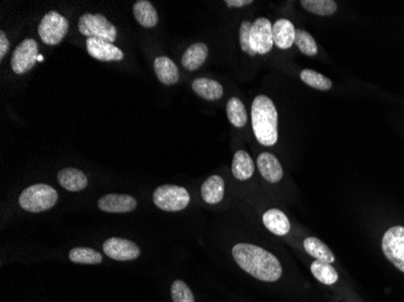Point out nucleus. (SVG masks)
<instances>
[{
	"mask_svg": "<svg viewBox=\"0 0 404 302\" xmlns=\"http://www.w3.org/2000/svg\"><path fill=\"white\" fill-rule=\"evenodd\" d=\"M237 265L245 272L263 282H276L282 276V266L278 257L261 247L239 243L233 248Z\"/></svg>",
	"mask_w": 404,
	"mask_h": 302,
	"instance_id": "1",
	"label": "nucleus"
},
{
	"mask_svg": "<svg viewBox=\"0 0 404 302\" xmlns=\"http://www.w3.org/2000/svg\"><path fill=\"white\" fill-rule=\"evenodd\" d=\"M278 116L274 102L266 96H258L252 104V126L261 145L273 147L278 142Z\"/></svg>",
	"mask_w": 404,
	"mask_h": 302,
	"instance_id": "2",
	"label": "nucleus"
},
{
	"mask_svg": "<svg viewBox=\"0 0 404 302\" xmlns=\"http://www.w3.org/2000/svg\"><path fill=\"white\" fill-rule=\"evenodd\" d=\"M58 194L50 185L36 184L25 189L20 197L18 203L21 208L27 212L40 213L53 208L58 203Z\"/></svg>",
	"mask_w": 404,
	"mask_h": 302,
	"instance_id": "3",
	"label": "nucleus"
},
{
	"mask_svg": "<svg viewBox=\"0 0 404 302\" xmlns=\"http://www.w3.org/2000/svg\"><path fill=\"white\" fill-rule=\"evenodd\" d=\"M156 207L166 212H180L188 207L190 202L189 192L177 185H161L153 194Z\"/></svg>",
	"mask_w": 404,
	"mask_h": 302,
	"instance_id": "4",
	"label": "nucleus"
},
{
	"mask_svg": "<svg viewBox=\"0 0 404 302\" xmlns=\"http://www.w3.org/2000/svg\"><path fill=\"white\" fill-rule=\"evenodd\" d=\"M78 28L85 37L96 38L114 43L116 40V28L103 15L84 13L79 18Z\"/></svg>",
	"mask_w": 404,
	"mask_h": 302,
	"instance_id": "5",
	"label": "nucleus"
},
{
	"mask_svg": "<svg viewBox=\"0 0 404 302\" xmlns=\"http://www.w3.org/2000/svg\"><path fill=\"white\" fill-rule=\"evenodd\" d=\"M68 28L70 23L65 16L56 11H50L43 17L38 33L43 43L48 45H58L68 33Z\"/></svg>",
	"mask_w": 404,
	"mask_h": 302,
	"instance_id": "6",
	"label": "nucleus"
},
{
	"mask_svg": "<svg viewBox=\"0 0 404 302\" xmlns=\"http://www.w3.org/2000/svg\"><path fill=\"white\" fill-rule=\"evenodd\" d=\"M383 252L388 262L404 272V226H393L383 237Z\"/></svg>",
	"mask_w": 404,
	"mask_h": 302,
	"instance_id": "7",
	"label": "nucleus"
},
{
	"mask_svg": "<svg viewBox=\"0 0 404 302\" xmlns=\"http://www.w3.org/2000/svg\"><path fill=\"white\" fill-rule=\"evenodd\" d=\"M251 46L254 53L266 55L274 46L273 23L266 17H259L252 23L251 28Z\"/></svg>",
	"mask_w": 404,
	"mask_h": 302,
	"instance_id": "8",
	"label": "nucleus"
},
{
	"mask_svg": "<svg viewBox=\"0 0 404 302\" xmlns=\"http://www.w3.org/2000/svg\"><path fill=\"white\" fill-rule=\"evenodd\" d=\"M38 44L34 39H26L13 51L11 67L16 74H25L38 62Z\"/></svg>",
	"mask_w": 404,
	"mask_h": 302,
	"instance_id": "9",
	"label": "nucleus"
},
{
	"mask_svg": "<svg viewBox=\"0 0 404 302\" xmlns=\"http://www.w3.org/2000/svg\"><path fill=\"white\" fill-rule=\"evenodd\" d=\"M103 250L107 257L116 262H131V260H136L141 255L138 245L133 242L125 240V238H119V237L108 238L103 245Z\"/></svg>",
	"mask_w": 404,
	"mask_h": 302,
	"instance_id": "10",
	"label": "nucleus"
},
{
	"mask_svg": "<svg viewBox=\"0 0 404 302\" xmlns=\"http://www.w3.org/2000/svg\"><path fill=\"white\" fill-rule=\"evenodd\" d=\"M86 49L90 53L91 57L102 62H119L123 61L124 52L121 50L116 47L113 43L96 39V38H89L86 40Z\"/></svg>",
	"mask_w": 404,
	"mask_h": 302,
	"instance_id": "11",
	"label": "nucleus"
},
{
	"mask_svg": "<svg viewBox=\"0 0 404 302\" xmlns=\"http://www.w3.org/2000/svg\"><path fill=\"white\" fill-rule=\"evenodd\" d=\"M98 208L106 213H129L135 211L137 201L130 195L109 194L98 200Z\"/></svg>",
	"mask_w": 404,
	"mask_h": 302,
	"instance_id": "12",
	"label": "nucleus"
},
{
	"mask_svg": "<svg viewBox=\"0 0 404 302\" xmlns=\"http://www.w3.org/2000/svg\"><path fill=\"white\" fill-rule=\"evenodd\" d=\"M257 164L261 177L266 181L275 184L282 179L283 169H282L281 164H280L276 156L270 154V152H263L258 156Z\"/></svg>",
	"mask_w": 404,
	"mask_h": 302,
	"instance_id": "13",
	"label": "nucleus"
},
{
	"mask_svg": "<svg viewBox=\"0 0 404 302\" xmlns=\"http://www.w3.org/2000/svg\"><path fill=\"white\" fill-rule=\"evenodd\" d=\"M273 34L274 45L278 46V49H290L295 41V28L293 23L286 18H281L275 22L273 25Z\"/></svg>",
	"mask_w": 404,
	"mask_h": 302,
	"instance_id": "14",
	"label": "nucleus"
},
{
	"mask_svg": "<svg viewBox=\"0 0 404 302\" xmlns=\"http://www.w3.org/2000/svg\"><path fill=\"white\" fill-rule=\"evenodd\" d=\"M58 180L62 188L68 191H82L87 186V178L78 168H65L58 172Z\"/></svg>",
	"mask_w": 404,
	"mask_h": 302,
	"instance_id": "15",
	"label": "nucleus"
},
{
	"mask_svg": "<svg viewBox=\"0 0 404 302\" xmlns=\"http://www.w3.org/2000/svg\"><path fill=\"white\" fill-rule=\"evenodd\" d=\"M263 223L270 233L276 236H286L290 231V223L286 214L280 209H269L263 216Z\"/></svg>",
	"mask_w": 404,
	"mask_h": 302,
	"instance_id": "16",
	"label": "nucleus"
},
{
	"mask_svg": "<svg viewBox=\"0 0 404 302\" xmlns=\"http://www.w3.org/2000/svg\"><path fill=\"white\" fill-rule=\"evenodd\" d=\"M209 56V47L204 43H196L189 46L182 57V66L185 69L194 72L204 65Z\"/></svg>",
	"mask_w": 404,
	"mask_h": 302,
	"instance_id": "17",
	"label": "nucleus"
},
{
	"mask_svg": "<svg viewBox=\"0 0 404 302\" xmlns=\"http://www.w3.org/2000/svg\"><path fill=\"white\" fill-rule=\"evenodd\" d=\"M156 77L165 85H175L180 80V70L171 58L160 56L154 62Z\"/></svg>",
	"mask_w": 404,
	"mask_h": 302,
	"instance_id": "18",
	"label": "nucleus"
},
{
	"mask_svg": "<svg viewBox=\"0 0 404 302\" xmlns=\"http://www.w3.org/2000/svg\"><path fill=\"white\" fill-rule=\"evenodd\" d=\"M224 180L219 176H211L201 186V197L209 204L219 203L224 197Z\"/></svg>",
	"mask_w": 404,
	"mask_h": 302,
	"instance_id": "19",
	"label": "nucleus"
},
{
	"mask_svg": "<svg viewBox=\"0 0 404 302\" xmlns=\"http://www.w3.org/2000/svg\"><path fill=\"white\" fill-rule=\"evenodd\" d=\"M192 86L194 92L206 101H217V99H222L224 94L223 86L212 79H196Z\"/></svg>",
	"mask_w": 404,
	"mask_h": 302,
	"instance_id": "20",
	"label": "nucleus"
},
{
	"mask_svg": "<svg viewBox=\"0 0 404 302\" xmlns=\"http://www.w3.org/2000/svg\"><path fill=\"white\" fill-rule=\"evenodd\" d=\"M133 15L139 25L146 28H153L158 25L159 16L156 13L155 8L148 0H138L133 5Z\"/></svg>",
	"mask_w": 404,
	"mask_h": 302,
	"instance_id": "21",
	"label": "nucleus"
},
{
	"mask_svg": "<svg viewBox=\"0 0 404 302\" xmlns=\"http://www.w3.org/2000/svg\"><path fill=\"white\" fill-rule=\"evenodd\" d=\"M233 174L236 179L247 180L253 176V160L251 159L249 152L245 150H239L235 152L233 160Z\"/></svg>",
	"mask_w": 404,
	"mask_h": 302,
	"instance_id": "22",
	"label": "nucleus"
},
{
	"mask_svg": "<svg viewBox=\"0 0 404 302\" xmlns=\"http://www.w3.org/2000/svg\"><path fill=\"white\" fill-rule=\"evenodd\" d=\"M304 250L319 262H328V264H333L335 262L334 254L332 253V250L316 237H307L304 241Z\"/></svg>",
	"mask_w": 404,
	"mask_h": 302,
	"instance_id": "23",
	"label": "nucleus"
},
{
	"mask_svg": "<svg viewBox=\"0 0 404 302\" xmlns=\"http://www.w3.org/2000/svg\"><path fill=\"white\" fill-rule=\"evenodd\" d=\"M70 262L74 264H82V265H97L103 260L101 253L92 248L86 247H77L70 252Z\"/></svg>",
	"mask_w": 404,
	"mask_h": 302,
	"instance_id": "24",
	"label": "nucleus"
},
{
	"mask_svg": "<svg viewBox=\"0 0 404 302\" xmlns=\"http://www.w3.org/2000/svg\"><path fill=\"white\" fill-rule=\"evenodd\" d=\"M226 115L230 123L235 127L241 128L247 123V111L244 103L236 97L229 99L226 103Z\"/></svg>",
	"mask_w": 404,
	"mask_h": 302,
	"instance_id": "25",
	"label": "nucleus"
},
{
	"mask_svg": "<svg viewBox=\"0 0 404 302\" xmlns=\"http://www.w3.org/2000/svg\"><path fill=\"white\" fill-rule=\"evenodd\" d=\"M311 272L314 274V277L319 281V282L322 283V284H327V286H332L334 284L338 281V274L335 271L334 267L328 264V262H319V260H315L311 265Z\"/></svg>",
	"mask_w": 404,
	"mask_h": 302,
	"instance_id": "26",
	"label": "nucleus"
},
{
	"mask_svg": "<svg viewBox=\"0 0 404 302\" xmlns=\"http://www.w3.org/2000/svg\"><path fill=\"white\" fill-rule=\"evenodd\" d=\"M302 8L319 16H329L337 11L338 5L333 0H302Z\"/></svg>",
	"mask_w": 404,
	"mask_h": 302,
	"instance_id": "27",
	"label": "nucleus"
},
{
	"mask_svg": "<svg viewBox=\"0 0 404 302\" xmlns=\"http://www.w3.org/2000/svg\"><path fill=\"white\" fill-rule=\"evenodd\" d=\"M300 79L305 82L307 85L317 89V90L327 91L332 87V82L329 79L326 78L322 74L317 73L315 70L304 69L300 73Z\"/></svg>",
	"mask_w": 404,
	"mask_h": 302,
	"instance_id": "28",
	"label": "nucleus"
},
{
	"mask_svg": "<svg viewBox=\"0 0 404 302\" xmlns=\"http://www.w3.org/2000/svg\"><path fill=\"white\" fill-rule=\"evenodd\" d=\"M294 44L298 46L300 52L307 55V56H315V55H317V51H319V47H317V44H316L314 38L302 29L295 30Z\"/></svg>",
	"mask_w": 404,
	"mask_h": 302,
	"instance_id": "29",
	"label": "nucleus"
},
{
	"mask_svg": "<svg viewBox=\"0 0 404 302\" xmlns=\"http://www.w3.org/2000/svg\"><path fill=\"white\" fill-rule=\"evenodd\" d=\"M171 295L173 302H195L190 288L180 279L172 283Z\"/></svg>",
	"mask_w": 404,
	"mask_h": 302,
	"instance_id": "30",
	"label": "nucleus"
},
{
	"mask_svg": "<svg viewBox=\"0 0 404 302\" xmlns=\"http://www.w3.org/2000/svg\"><path fill=\"white\" fill-rule=\"evenodd\" d=\"M251 28H252V23H249L247 21L242 22L241 27H240V45L244 52L249 56H254L256 53L251 46Z\"/></svg>",
	"mask_w": 404,
	"mask_h": 302,
	"instance_id": "31",
	"label": "nucleus"
},
{
	"mask_svg": "<svg viewBox=\"0 0 404 302\" xmlns=\"http://www.w3.org/2000/svg\"><path fill=\"white\" fill-rule=\"evenodd\" d=\"M9 40L4 32H0V58H4L8 52Z\"/></svg>",
	"mask_w": 404,
	"mask_h": 302,
	"instance_id": "32",
	"label": "nucleus"
},
{
	"mask_svg": "<svg viewBox=\"0 0 404 302\" xmlns=\"http://www.w3.org/2000/svg\"><path fill=\"white\" fill-rule=\"evenodd\" d=\"M252 0H226L225 4L228 5L229 8H241L246 5L252 4Z\"/></svg>",
	"mask_w": 404,
	"mask_h": 302,
	"instance_id": "33",
	"label": "nucleus"
},
{
	"mask_svg": "<svg viewBox=\"0 0 404 302\" xmlns=\"http://www.w3.org/2000/svg\"><path fill=\"white\" fill-rule=\"evenodd\" d=\"M38 61L39 62L44 61V57H43L41 55H39V56H38Z\"/></svg>",
	"mask_w": 404,
	"mask_h": 302,
	"instance_id": "34",
	"label": "nucleus"
}]
</instances>
